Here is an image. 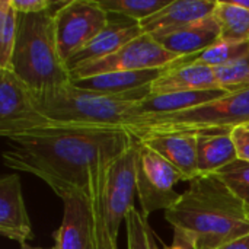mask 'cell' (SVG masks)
<instances>
[{
    "label": "cell",
    "instance_id": "cb8c5ba5",
    "mask_svg": "<svg viewBox=\"0 0 249 249\" xmlns=\"http://www.w3.org/2000/svg\"><path fill=\"white\" fill-rule=\"evenodd\" d=\"M169 1L171 0H99L101 6L108 13H118L137 22L150 18Z\"/></svg>",
    "mask_w": 249,
    "mask_h": 249
},
{
    "label": "cell",
    "instance_id": "603a6c76",
    "mask_svg": "<svg viewBox=\"0 0 249 249\" xmlns=\"http://www.w3.org/2000/svg\"><path fill=\"white\" fill-rule=\"evenodd\" d=\"M18 28L19 13L12 0H0V69H10Z\"/></svg>",
    "mask_w": 249,
    "mask_h": 249
},
{
    "label": "cell",
    "instance_id": "f1b7e54d",
    "mask_svg": "<svg viewBox=\"0 0 249 249\" xmlns=\"http://www.w3.org/2000/svg\"><path fill=\"white\" fill-rule=\"evenodd\" d=\"M232 140L236 147L238 159L249 162V127L241 125L232 131Z\"/></svg>",
    "mask_w": 249,
    "mask_h": 249
},
{
    "label": "cell",
    "instance_id": "e0dca14e",
    "mask_svg": "<svg viewBox=\"0 0 249 249\" xmlns=\"http://www.w3.org/2000/svg\"><path fill=\"white\" fill-rule=\"evenodd\" d=\"M165 69H150V70H137V71H114L96 74L85 79L71 80L80 89L117 96L130 92L140 90L146 86L155 83L162 74Z\"/></svg>",
    "mask_w": 249,
    "mask_h": 249
},
{
    "label": "cell",
    "instance_id": "8992f818",
    "mask_svg": "<svg viewBox=\"0 0 249 249\" xmlns=\"http://www.w3.org/2000/svg\"><path fill=\"white\" fill-rule=\"evenodd\" d=\"M137 142L121 153L109 166L98 222L93 226L98 249H118L121 223L134 207Z\"/></svg>",
    "mask_w": 249,
    "mask_h": 249
},
{
    "label": "cell",
    "instance_id": "30bf717a",
    "mask_svg": "<svg viewBox=\"0 0 249 249\" xmlns=\"http://www.w3.org/2000/svg\"><path fill=\"white\" fill-rule=\"evenodd\" d=\"M47 125H51V123L38 111L34 92L10 69H0L1 137Z\"/></svg>",
    "mask_w": 249,
    "mask_h": 249
},
{
    "label": "cell",
    "instance_id": "ba28073f",
    "mask_svg": "<svg viewBox=\"0 0 249 249\" xmlns=\"http://www.w3.org/2000/svg\"><path fill=\"white\" fill-rule=\"evenodd\" d=\"M108 12L99 0L60 1L54 10L55 39L61 58L67 61L85 48L107 26Z\"/></svg>",
    "mask_w": 249,
    "mask_h": 249
},
{
    "label": "cell",
    "instance_id": "f546056e",
    "mask_svg": "<svg viewBox=\"0 0 249 249\" xmlns=\"http://www.w3.org/2000/svg\"><path fill=\"white\" fill-rule=\"evenodd\" d=\"M152 249H194V245L185 235H182L178 231H174V242H172V245L159 247V239L155 235V238L152 241Z\"/></svg>",
    "mask_w": 249,
    "mask_h": 249
},
{
    "label": "cell",
    "instance_id": "d4e9b609",
    "mask_svg": "<svg viewBox=\"0 0 249 249\" xmlns=\"http://www.w3.org/2000/svg\"><path fill=\"white\" fill-rule=\"evenodd\" d=\"M242 201L249 216V162L235 160L216 174Z\"/></svg>",
    "mask_w": 249,
    "mask_h": 249
},
{
    "label": "cell",
    "instance_id": "836d02e7",
    "mask_svg": "<svg viewBox=\"0 0 249 249\" xmlns=\"http://www.w3.org/2000/svg\"><path fill=\"white\" fill-rule=\"evenodd\" d=\"M247 125H248V127H249V124H247Z\"/></svg>",
    "mask_w": 249,
    "mask_h": 249
},
{
    "label": "cell",
    "instance_id": "5bb4252c",
    "mask_svg": "<svg viewBox=\"0 0 249 249\" xmlns=\"http://www.w3.org/2000/svg\"><path fill=\"white\" fill-rule=\"evenodd\" d=\"M0 233L19 245L34 239L19 175L0 179Z\"/></svg>",
    "mask_w": 249,
    "mask_h": 249
},
{
    "label": "cell",
    "instance_id": "8fae6325",
    "mask_svg": "<svg viewBox=\"0 0 249 249\" xmlns=\"http://www.w3.org/2000/svg\"><path fill=\"white\" fill-rule=\"evenodd\" d=\"M217 0H172L163 9L140 22L143 34L165 38L197 20L212 16Z\"/></svg>",
    "mask_w": 249,
    "mask_h": 249
},
{
    "label": "cell",
    "instance_id": "44dd1931",
    "mask_svg": "<svg viewBox=\"0 0 249 249\" xmlns=\"http://www.w3.org/2000/svg\"><path fill=\"white\" fill-rule=\"evenodd\" d=\"M213 16L220 26L222 41L249 42V10L233 1L217 0Z\"/></svg>",
    "mask_w": 249,
    "mask_h": 249
},
{
    "label": "cell",
    "instance_id": "4dcf8cb0",
    "mask_svg": "<svg viewBox=\"0 0 249 249\" xmlns=\"http://www.w3.org/2000/svg\"><path fill=\"white\" fill-rule=\"evenodd\" d=\"M219 249H249V233L245 236H241Z\"/></svg>",
    "mask_w": 249,
    "mask_h": 249
},
{
    "label": "cell",
    "instance_id": "4316f807",
    "mask_svg": "<svg viewBox=\"0 0 249 249\" xmlns=\"http://www.w3.org/2000/svg\"><path fill=\"white\" fill-rule=\"evenodd\" d=\"M214 70L220 89L228 92L249 89V57Z\"/></svg>",
    "mask_w": 249,
    "mask_h": 249
},
{
    "label": "cell",
    "instance_id": "5b68a950",
    "mask_svg": "<svg viewBox=\"0 0 249 249\" xmlns=\"http://www.w3.org/2000/svg\"><path fill=\"white\" fill-rule=\"evenodd\" d=\"M249 124V89L231 92L193 109L144 115L130 120L124 130L134 139L166 133H232Z\"/></svg>",
    "mask_w": 249,
    "mask_h": 249
},
{
    "label": "cell",
    "instance_id": "2e32d148",
    "mask_svg": "<svg viewBox=\"0 0 249 249\" xmlns=\"http://www.w3.org/2000/svg\"><path fill=\"white\" fill-rule=\"evenodd\" d=\"M213 89H220L213 67L197 63H181L179 60L165 67L163 74L152 83V95Z\"/></svg>",
    "mask_w": 249,
    "mask_h": 249
},
{
    "label": "cell",
    "instance_id": "52a82bcc",
    "mask_svg": "<svg viewBox=\"0 0 249 249\" xmlns=\"http://www.w3.org/2000/svg\"><path fill=\"white\" fill-rule=\"evenodd\" d=\"M136 142V193L140 200V212L147 219L155 212H168L179 201L181 194L175 191V184L182 178L165 158L139 140Z\"/></svg>",
    "mask_w": 249,
    "mask_h": 249
},
{
    "label": "cell",
    "instance_id": "7a4b0ae2",
    "mask_svg": "<svg viewBox=\"0 0 249 249\" xmlns=\"http://www.w3.org/2000/svg\"><path fill=\"white\" fill-rule=\"evenodd\" d=\"M165 219L194 249H219L249 233L242 201L216 174L193 179L179 201L165 212Z\"/></svg>",
    "mask_w": 249,
    "mask_h": 249
},
{
    "label": "cell",
    "instance_id": "9c48e42d",
    "mask_svg": "<svg viewBox=\"0 0 249 249\" xmlns=\"http://www.w3.org/2000/svg\"><path fill=\"white\" fill-rule=\"evenodd\" d=\"M178 55L169 53L153 36L143 34L130 41L118 51L70 70L71 80L85 79L114 71H137L150 69H165L177 61Z\"/></svg>",
    "mask_w": 249,
    "mask_h": 249
},
{
    "label": "cell",
    "instance_id": "83f0119b",
    "mask_svg": "<svg viewBox=\"0 0 249 249\" xmlns=\"http://www.w3.org/2000/svg\"><path fill=\"white\" fill-rule=\"evenodd\" d=\"M15 9L20 15H29V13H39L45 10H51L55 4L50 0H12Z\"/></svg>",
    "mask_w": 249,
    "mask_h": 249
},
{
    "label": "cell",
    "instance_id": "3957f363",
    "mask_svg": "<svg viewBox=\"0 0 249 249\" xmlns=\"http://www.w3.org/2000/svg\"><path fill=\"white\" fill-rule=\"evenodd\" d=\"M10 70L34 92L44 96L71 82L61 58L54 28V10L20 15Z\"/></svg>",
    "mask_w": 249,
    "mask_h": 249
},
{
    "label": "cell",
    "instance_id": "7402d4cb",
    "mask_svg": "<svg viewBox=\"0 0 249 249\" xmlns=\"http://www.w3.org/2000/svg\"><path fill=\"white\" fill-rule=\"evenodd\" d=\"M245 57H249V42H228L220 39L214 45L196 55L181 57L178 60L181 63H197L207 67L219 69L233 64Z\"/></svg>",
    "mask_w": 249,
    "mask_h": 249
},
{
    "label": "cell",
    "instance_id": "ac0fdd59",
    "mask_svg": "<svg viewBox=\"0 0 249 249\" xmlns=\"http://www.w3.org/2000/svg\"><path fill=\"white\" fill-rule=\"evenodd\" d=\"M156 41L178 57H191L220 41V26L212 15Z\"/></svg>",
    "mask_w": 249,
    "mask_h": 249
},
{
    "label": "cell",
    "instance_id": "484cf974",
    "mask_svg": "<svg viewBox=\"0 0 249 249\" xmlns=\"http://www.w3.org/2000/svg\"><path fill=\"white\" fill-rule=\"evenodd\" d=\"M127 249H152L155 232L142 212L133 207L125 217Z\"/></svg>",
    "mask_w": 249,
    "mask_h": 249
},
{
    "label": "cell",
    "instance_id": "ffe728a7",
    "mask_svg": "<svg viewBox=\"0 0 249 249\" xmlns=\"http://www.w3.org/2000/svg\"><path fill=\"white\" fill-rule=\"evenodd\" d=\"M235 160H238V153L232 140V133L197 134L198 177L217 174Z\"/></svg>",
    "mask_w": 249,
    "mask_h": 249
},
{
    "label": "cell",
    "instance_id": "6da1fadb",
    "mask_svg": "<svg viewBox=\"0 0 249 249\" xmlns=\"http://www.w3.org/2000/svg\"><path fill=\"white\" fill-rule=\"evenodd\" d=\"M4 165L44 181L61 200L70 194L90 198L92 175L134 142L118 128L47 125L4 137Z\"/></svg>",
    "mask_w": 249,
    "mask_h": 249
},
{
    "label": "cell",
    "instance_id": "d6a6232c",
    "mask_svg": "<svg viewBox=\"0 0 249 249\" xmlns=\"http://www.w3.org/2000/svg\"><path fill=\"white\" fill-rule=\"evenodd\" d=\"M19 249H44V248H35V247H31V245H28V244H22ZM48 249H58V247H57V245H54L53 248H48Z\"/></svg>",
    "mask_w": 249,
    "mask_h": 249
},
{
    "label": "cell",
    "instance_id": "277c9868",
    "mask_svg": "<svg viewBox=\"0 0 249 249\" xmlns=\"http://www.w3.org/2000/svg\"><path fill=\"white\" fill-rule=\"evenodd\" d=\"M150 95L152 85L136 92L109 96L80 89L70 82L35 99L38 111L53 125L124 130V125L136 117L139 102Z\"/></svg>",
    "mask_w": 249,
    "mask_h": 249
},
{
    "label": "cell",
    "instance_id": "1f68e13d",
    "mask_svg": "<svg viewBox=\"0 0 249 249\" xmlns=\"http://www.w3.org/2000/svg\"><path fill=\"white\" fill-rule=\"evenodd\" d=\"M232 1H233L235 4H238V6H241V7L249 10V0H232Z\"/></svg>",
    "mask_w": 249,
    "mask_h": 249
},
{
    "label": "cell",
    "instance_id": "d6986e66",
    "mask_svg": "<svg viewBox=\"0 0 249 249\" xmlns=\"http://www.w3.org/2000/svg\"><path fill=\"white\" fill-rule=\"evenodd\" d=\"M231 92L225 89L213 90H194V92H174L162 95H150L137 105V117L158 115V114H174L187 109H193L203 104L219 99Z\"/></svg>",
    "mask_w": 249,
    "mask_h": 249
},
{
    "label": "cell",
    "instance_id": "9a60e30c",
    "mask_svg": "<svg viewBox=\"0 0 249 249\" xmlns=\"http://www.w3.org/2000/svg\"><path fill=\"white\" fill-rule=\"evenodd\" d=\"M162 158H165L181 174L182 181L191 182L198 177L197 168V134L166 133L150 134L136 139Z\"/></svg>",
    "mask_w": 249,
    "mask_h": 249
},
{
    "label": "cell",
    "instance_id": "4fadbf2b",
    "mask_svg": "<svg viewBox=\"0 0 249 249\" xmlns=\"http://www.w3.org/2000/svg\"><path fill=\"white\" fill-rule=\"evenodd\" d=\"M63 222L53 233L58 249H98L92 213L86 197L70 194L63 198Z\"/></svg>",
    "mask_w": 249,
    "mask_h": 249
},
{
    "label": "cell",
    "instance_id": "7c38bea8",
    "mask_svg": "<svg viewBox=\"0 0 249 249\" xmlns=\"http://www.w3.org/2000/svg\"><path fill=\"white\" fill-rule=\"evenodd\" d=\"M140 35H143L140 22L118 13H108L107 26L96 35V38L67 61V67L71 70L80 64L104 58Z\"/></svg>",
    "mask_w": 249,
    "mask_h": 249
}]
</instances>
